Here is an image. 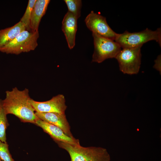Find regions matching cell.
Segmentation results:
<instances>
[{
	"label": "cell",
	"mask_w": 161,
	"mask_h": 161,
	"mask_svg": "<svg viewBox=\"0 0 161 161\" xmlns=\"http://www.w3.org/2000/svg\"><path fill=\"white\" fill-rule=\"evenodd\" d=\"M77 19L74 15L68 11L64 16L62 21V30L70 49H73L75 45Z\"/></svg>",
	"instance_id": "cell-11"
},
{
	"label": "cell",
	"mask_w": 161,
	"mask_h": 161,
	"mask_svg": "<svg viewBox=\"0 0 161 161\" xmlns=\"http://www.w3.org/2000/svg\"><path fill=\"white\" fill-rule=\"evenodd\" d=\"M151 40L155 41L161 47V28L155 31L148 28L137 32H130L126 31L122 33L118 34L114 41L123 49L135 48Z\"/></svg>",
	"instance_id": "cell-3"
},
{
	"label": "cell",
	"mask_w": 161,
	"mask_h": 161,
	"mask_svg": "<svg viewBox=\"0 0 161 161\" xmlns=\"http://www.w3.org/2000/svg\"><path fill=\"white\" fill-rule=\"evenodd\" d=\"M25 28L20 21L14 25L0 30V48L12 41Z\"/></svg>",
	"instance_id": "cell-13"
},
{
	"label": "cell",
	"mask_w": 161,
	"mask_h": 161,
	"mask_svg": "<svg viewBox=\"0 0 161 161\" xmlns=\"http://www.w3.org/2000/svg\"><path fill=\"white\" fill-rule=\"evenodd\" d=\"M35 125L41 128L55 142H63L71 144H80L78 139L67 135L59 127L39 118Z\"/></svg>",
	"instance_id": "cell-9"
},
{
	"label": "cell",
	"mask_w": 161,
	"mask_h": 161,
	"mask_svg": "<svg viewBox=\"0 0 161 161\" xmlns=\"http://www.w3.org/2000/svg\"><path fill=\"white\" fill-rule=\"evenodd\" d=\"M50 2V0H36L30 18V28L31 32L38 30L41 19L45 15Z\"/></svg>",
	"instance_id": "cell-12"
},
{
	"label": "cell",
	"mask_w": 161,
	"mask_h": 161,
	"mask_svg": "<svg viewBox=\"0 0 161 161\" xmlns=\"http://www.w3.org/2000/svg\"><path fill=\"white\" fill-rule=\"evenodd\" d=\"M142 46L122 49L117 55L115 58L118 63L120 70L123 73L133 75L138 73L141 65Z\"/></svg>",
	"instance_id": "cell-6"
},
{
	"label": "cell",
	"mask_w": 161,
	"mask_h": 161,
	"mask_svg": "<svg viewBox=\"0 0 161 161\" xmlns=\"http://www.w3.org/2000/svg\"><path fill=\"white\" fill-rule=\"evenodd\" d=\"M36 0H29L26 10L20 21L24 26L26 30L31 31L30 28V21L32 10Z\"/></svg>",
	"instance_id": "cell-15"
},
{
	"label": "cell",
	"mask_w": 161,
	"mask_h": 161,
	"mask_svg": "<svg viewBox=\"0 0 161 161\" xmlns=\"http://www.w3.org/2000/svg\"><path fill=\"white\" fill-rule=\"evenodd\" d=\"M38 30L35 32L25 30L12 41L0 48V52L7 54L18 55L35 49L38 45Z\"/></svg>",
	"instance_id": "cell-4"
},
{
	"label": "cell",
	"mask_w": 161,
	"mask_h": 161,
	"mask_svg": "<svg viewBox=\"0 0 161 161\" xmlns=\"http://www.w3.org/2000/svg\"><path fill=\"white\" fill-rule=\"evenodd\" d=\"M5 113L3 107L2 99H0V141L7 143L6 130L9 124Z\"/></svg>",
	"instance_id": "cell-14"
},
{
	"label": "cell",
	"mask_w": 161,
	"mask_h": 161,
	"mask_svg": "<svg viewBox=\"0 0 161 161\" xmlns=\"http://www.w3.org/2000/svg\"><path fill=\"white\" fill-rule=\"evenodd\" d=\"M30 103L35 112H37L65 114L67 108L65 97L61 94L58 95L45 101H37L31 99Z\"/></svg>",
	"instance_id": "cell-8"
},
{
	"label": "cell",
	"mask_w": 161,
	"mask_h": 161,
	"mask_svg": "<svg viewBox=\"0 0 161 161\" xmlns=\"http://www.w3.org/2000/svg\"><path fill=\"white\" fill-rule=\"evenodd\" d=\"M5 93V97L2 100V103L6 114H13L23 122L35 124L38 118L30 103L31 98L28 89L20 90L15 87Z\"/></svg>",
	"instance_id": "cell-1"
},
{
	"label": "cell",
	"mask_w": 161,
	"mask_h": 161,
	"mask_svg": "<svg viewBox=\"0 0 161 161\" xmlns=\"http://www.w3.org/2000/svg\"><path fill=\"white\" fill-rule=\"evenodd\" d=\"M35 114L39 119L59 127L68 136L74 137L71 132L70 126L65 114L35 112Z\"/></svg>",
	"instance_id": "cell-10"
},
{
	"label": "cell",
	"mask_w": 161,
	"mask_h": 161,
	"mask_svg": "<svg viewBox=\"0 0 161 161\" xmlns=\"http://www.w3.org/2000/svg\"><path fill=\"white\" fill-rule=\"evenodd\" d=\"M68 12L72 14L78 19L81 15L82 1L80 0H64Z\"/></svg>",
	"instance_id": "cell-16"
},
{
	"label": "cell",
	"mask_w": 161,
	"mask_h": 161,
	"mask_svg": "<svg viewBox=\"0 0 161 161\" xmlns=\"http://www.w3.org/2000/svg\"><path fill=\"white\" fill-rule=\"evenodd\" d=\"M0 158L3 161H15L13 158L7 143L0 141Z\"/></svg>",
	"instance_id": "cell-17"
},
{
	"label": "cell",
	"mask_w": 161,
	"mask_h": 161,
	"mask_svg": "<svg viewBox=\"0 0 161 161\" xmlns=\"http://www.w3.org/2000/svg\"><path fill=\"white\" fill-rule=\"evenodd\" d=\"M69 154L71 161H110L107 150L100 147H84L80 144L55 142Z\"/></svg>",
	"instance_id": "cell-2"
},
{
	"label": "cell",
	"mask_w": 161,
	"mask_h": 161,
	"mask_svg": "<svg viewBox=\"0 0 161 161\" xmlns=\"http://www.w3.org/2000/svg\"><path fill=\"white\" fill-rule=\"evenodd\" d=\"M92 36L94 47L92 62L100 63L107 59L115 58L122 49L120 45L114 41L93 32Z\"/></svg>",
	"instance_id": "cell-5"
},
{
	"label": "cell",
	"mask_w": 161,
	"mask_h": 161,
	"mask_svg": "<svg viewBox=\"0 0 161 161\" xmlns=\"http://www.w3.org/2000/svg\"><path fill=\"white\" fill-rule=\"evenodd\" d=\"M85 22L87 28L92 32L102 37L115 41L118 35L109 26L105 17L93 11L86 16Z\"/></svg>",
	"instance_id": "cell-7"
},
{
	"label": "cell",
	"mask_w": 161,
	"mask_h": 161,
	"mask_svg": "<svg viewBox=\"0 0 161 161\" xmlns=\"http://www.w3.org/2000/svg\"><path fill=\"white\" fill-rule=\"evenodd\" d=\"M0 161H3L0 158Z\"/></svg>",
	"instance_id": "cell-18"
}]
</instances>
